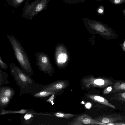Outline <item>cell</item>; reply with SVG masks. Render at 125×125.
<instances>
[{"label":"cell","instance_id":"6da1fadb","mask_svg":"<svg viewBox=\"0 0 125 125\" xmlns=\"http://www.w3.org/2000/svg\"><path fill=\"white\" fill-rule=\"evenodd\" d=\"M10 73L20 88L19 96L25 94H31L42 89L45 85L36 83L31 76L28 75L17 65H10Z\"/></svg>","mask_w":125,"mask_h":125},{"label":"cell","instance_id":"7a4b0ae2","mask_svg":"<svg viewBox=\"0 0 125 125\" xmlns=\"http://www.w3.org/2000/svg\"><path fill=\"white\" fill-rule=\"evenodd\" d=\"M6 36L14 51L15 58L21 69L26 73L31 76L34 75L33 71L29 58L20 42L12 34Z\"/></svg>","mask_w":125,"mask_h":125},{"label":"cell","instance_id":"3957f363","mask_svg":"<svg viewBox=\"0 0 125 125\" xmlns=\"http://www.w3.org/2000/svg\"><path fill=\"white\" fill-rule=\"evenodd\" d=\"M85 20H84L85 25L91 33L98 34L108 40H115L118 37L116 32L107 24L99 21L87 18Z\"/></svg>","mask_w":125,"mask_h":125},{"label":"cell","instance_id":"277c9868","mask_svg":"<svg viewBox=\"0 0 125 125\" xmlns=\"http://www.w3.org/2000/svg\"><path fill=\"white\" fill-rule=\"evenodd\" d=\"M34 55L36 64L39 70L51 76L53 72V69L48 55L42 52H36Z\"/></svg>","mask_w":125,"mask_h":125},{"label":"cell","instance_id":"5b68a950","mask_svg":"<svg viewBox=\"0 0 125 125\" xmlns=\"http://www.w3.org/2000/svg\"><path fill=\"white\" fill-rule=\"evenodd\" d=\"M83 86L88 88L97 87L105 88L112 85L113 81L108 79L104 78H96L92 76L85 78L82 80Z\"/></svg>","mask_w":125,"mask_h":125},{"label":"cell","instance_id":"8992f818","mask_svg":"<svg viewBox=\"0 0 125 125\" xmlns=\"http://www.w3.org/2000/svg\"><path fill=\"white\" fill-rule=\"evenodd\" d=\"M68 124L71 125H107L92 119L85 114H83L78 116Z\"/></svg>","mask_w":125,"mask_h":125},{"label":"cell","instance_id":"52a82bcc","mask_svg":"<svg viewBox=\"0 0 125 125\" xmlns=\"http://www.w3.org/2000/svg\"><path fill=\"white\" fill-rule=\"evenodd\" d=\"M67 84L63 81H58L48 84L45 85L42 90L58 93L64 89Z\"/></svg>","mask_w":125,"mask_h":125},{"label":"cell","instance_id":"ba28073f","mask_svg":"<svg viewBox=\"0 0 125 125\" xmlns=\"http://www.w3.org/2000/svg\"><path fill=\"white\" fill-rule=\"evenodd\" d=\"M125 117L119 114L104 115L97 119L98 121L107 125L125 119Z\"/></svg>","mask_w":125,"mask_h":125},{"label":"cell","instance_id":"9c48e42d","mask_svg":"<svg viewBox=\"0 0 125 125\" xmlns=\"http://www.w3.org/2000/svg\"><path fill=\"white\" fill-rule=\"evenodd\" d=\"M36 114L32 109L29 112L22 114L21 117V122L25 124H30L32 121Z\"/></svg>","mask_w":125,"mask_h":125},{"label":"cell","instance_id":"30bf717a","mask_svg":"<svg viewBox=\"0 0 125 125\" xmlns=\"http://www.w3.org/2000/svg\"><path fill=\"white\" fill-rule=\"evenodd\" d=\"M15 94V92L12 88L6 86H0V96H5L12 99Z\"/></svg>","mask_w":125,"mask_h":125},{"label":"cell","instance_id":"8fae6325","mask_svg":"<svg viewBox=\"0 0 125 125\" xmlns=\"http://www.w3.org/2000/svg\"><path fill=\"white\" fill-rule=\"evenodd\" d=\"M87 96L89 98L95 101L113 109H115L116 108L114 105L109 103L106 99L103 97L95 95H88Z\"/></svg>","mask_w":125,"mask_h":125},{"label":"cell","instance_id":"7c38bea8","mask_svg":"<svg viewBox=\"0 0 125 125\" xmlns=\"http://www.w3.org/2000/svg\"><path fill=\"white\" fill-rule=\"evenodd\" d=\"M57 93L48 91L43 90L30 94L33 97L42 99L46 100V98L54 94H56Z\"/></svg>","mask_w":125,"mask_h":125},{"label":"cell","instance_id":"4fadbf2b","mask_svg":"<svg viewBox=\"0 0 125 125\" xmlns=\"http://www.w3.org/2000/svg\"><path fill=\"white\" fill-rule=\"evenodd\" d=\"M120 91H125V82L117 81L114 83L112 93H115Z\"/></svg>","mask_w":125,"mask_h":125},{"label":"cell","instance_id":"5bb4252c","mask_svg":"<svg viewBox=\"0 0 125 125\" xmlns=\"http://www.w3.org/2000/svg\"><path fill=\"white\" fill-rule=\"evenodd\" d=\"M32 109H22L18 110H6L4 109L0 110V115H3L7 114H23L31 111Z\"/></svg>","mask_w":125,"mask_h":125},{"label":"cell","instance_id":"9a60e30c","mask_svg":"<svg viewBox=\"0 0 125 125\" xmlns=\"http://www.w3.org/2000/svg\"><path fill=\"white\" fill-rule=\"evenodd\" d=\"M8 74L6 72H4L2 69L0 67V86L2 85L8 84L10 82L8 80Z\"/></svg>","mask_w":125,"mask_h":125},{"label":"cell","instance_id":"2e32d148","mask_svg":"<svg viewBox=\"0 0 125 125\" xmlns=\"http://www.w3.org/2000/svg\"><path fill=\"white\" fill-rule=\"evenodd\" d=\"M11 99L5 96H0V110L7 107Z\"/></svg>","mask_w":125,"mask_h":125},{"label":"cell","instance_id":"e0dca14e","mask_svg":"<svg viewBox=\"0 0 125 125\" xmlns=\"http://www.w3.org/2000/svg\"><path fill=\"white\" fill-rule=\"evenodd\" d=\"M111 99L125 103V92H118L114 94Z\"/></svg>","mask_w":125,"mask_h":125},{"label":"cell","instance_id":"ac0fdd59","mask_svg":"<svg viewBox=\"0 0 125 125\" xmlns=\"http://www.w3.org/2000/svg\"><path fill=\"white\" fill-rule=\"evenodd\" d=\"M55 116L58 118L68 119L72 118L75 116L71 113H65L60 112H57L54 114Z\"/></svg>","mask_w":125,"mask_h":125},{"label":"cell","instance_id":"d6986e66","mask_svg":"<svg viewBox=\"0 0 125 125\" xmlns=\"http://www.w3.org/2000/svg\"><path fill=\"white\" fill-rule=\"evenodd\" d=\"M68 59V56L65 54H59L57 58L58 63L59 64L64 63L67 61Z\"/></svg>","mask_w":125,"mask_h":125},{"label":"cell","instance_id":"ffe728a7","mask_svg":"<svg viewBox=\"0 0 125 125\" xmlns=\"http://www.w3.org/2000/svg\"><path fill=\"white\" fill-rule=\"evenodd\" d=\"M111 3L115 5H119L125 3V0H108Z\"/></svg>","mask_w":125,"mask_h":125},{"label":"cell","instance_id":"44dd1931","mask_svg":"<svg viewBox=\"0 0 125 125\" xmlns=\"http://www.w3.org/2000/svg\"><path fill=\"white\" fill-rule=\"evenodd\" d=\"M0 66L2 69L6 70L8 68L7 64L3 62L2 60L1 56H0Z\"/></svg>","mask_w":125,"mask_h":125},{"label":"cell","instance_id":"7402d4cb","mask_svg":"<svg viewBox=\"0 0 125 125\" xmlns=\"http://www.w3.org/2000/svg\"><path fill=\"white\" fill-rule=\"evenodd\" d=\"M97 12L99 14L102 15H103L104 12V6L103 5L100 6L97 9Z\"/></svg>","mask_w":125,"mask_h":125},{"label":"cell","instance_id":"603a6c76","mask_svg":"<svg viewBox=\"0 0 125 125\" xmlns=\"http://www.w3.org/2000/svg\"><path fill=\"white\" fill-rule=\"evenodd\" d=\"M113 90V88L111 86H109L105 88L103 92V93L105 94L112 93Z\"/></svg>","mask_w":125,"mask_h":125},{"label":"cell","instance_id":"cb8c5ba5","mask_svg":"<svg viewBox=\"0 0 125 125\" xmlns=\"http://www.w3.org/2000/svg\"><path fill=\"white\" fill-rule=\"evenodd\" d=\"M55 94L52 95L51 96L47 101V102L50 103L52 104L53 105L54 103L53 102V100L54 98V96Z\"/></svg>","mask_w":125,"mask_h":125},{"label":"cell","instance_id":"d4e9b609","mask_svg":"<svg viewBox=\"0 0 125 125\" xmlns=\"http://www.w3.org/2000/svg\"><path fill=\"white\" fill-rule=\"evenodd\" d=\"M42 6L41 4H39L37 5L36 7V10L37 12L40 11L42 10Z\"/></svg>","mask_w":125,"mask_h":125},{"label":"cell","instance_id":"484cf974","mask_svg":"<svg viewBox=\"0 0 125 125\" xmlns=\"http://www.w3.org/2000/svg\"><path fill=\"white\" fill-rule=\"evenodd\" d=\"M119 45L121 47L123 51L125 52V38L123 43L122 44H119Z\"/></svg>","mask_w":125,"mask_h":125},{"label":"cell","instance_id":"4316f807","mask_svg":"<svg viewBox=\"0 0 125 125\" xmlns=\"http://www.w3.org/2000/svg\"><path fill=\"white\" fill-rule=\"evenodd\" d=\"M111 125H125V122H120L116 123H114L111 124Z\"/></svg>","mask_w":125,"mask_h":125},{"label":"cell","instance_id":"83f0119b","mask_svg":"<svg viewBox=\"0 0 125 125\" xmlns=\"http://www.w3.org/2000/svg\"><path fill=\"white\" fill-rule=\"evenodd\" d=\"M123 14L125 17V9H123L122 11Z\"/></svg>","mask_w":125,"mask_h":125},{"label":"cell","instance_id":"f1b7e54d","mask_svg":"<svg viewBox=\"0 0 125 125\" xmlns=\"http://www.w3.org/2000/svg\"><path fill=\"white\" fill-rule=\"evenodd\" d=\"M23 0H17V2L18 3H21L22 2Z\"/></svg>","mask_w":125,"mask_h":125},{"label":"cell","instance_id":"f546056e","mask_svg":"<svg viewBox=\"0 0 125 125\" xmlns=\"http://www.w3.org/2000/svg\"><path fill=\"white\" fill-rule=\"evenodd\" d=\"M97 1H103V0H97Z\"/></svg>","mask_w":125,"mask_h":125}]
</instances>
